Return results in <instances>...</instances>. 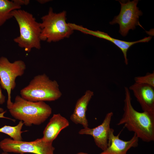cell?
I'll use <instances>...</instances> for the list:
<instances>
[{"instance_id":"obj_3","label":"cell","mask_w":154,"mask_h":154,"mask_svg":"<svg viewBox=\"0 0 154 154\" xmlns=\"http://www.w3.org/2000/svg\"><path fill=\"white\" fill-rule=\"evenodd\" d=\"M12 15L18 23L20 31L19 36L14 38V41L28 52L33 48L40 49V23L36 21L32 14L24 10H14Z\"/></svg>"},{"instance_id":"obj_18","label":"cell","mask_w":154,"mask_h":154,"mask_svg":"<svg viewBox=\"0 0 154 154\" xmlns=\"http://www.w3.org/2000/svg\"><path fill=\"white\" fill-rule=\"evenodd\" d=\"M5 96L3 94L1 87L0 86V104H3L5 102ZM4 111V109L0 107V113L3 112Z\"/></svg>"},{"instance_id":"obj_5","label":"cell","mask_w":154,"mask_h":154,"mask_svg":"<svg viewBox=\"0 0 154 154\" xmlns=\"http://www.w3.org/2000/svg\"><path fill=\"white\" fill-rule=\"evenodd\" d=\"M66 16V11L56 13L50 8L48 13L41 18V40L51 42L69 38L74 31L67 23Z\"/></svg>"},{"instance_id":"obj_11","label":"cell","mask_w":154,"mask_h":154,"mask_svg":"<svg viewBox=\"0 0 154 154\" xmlns=\"http://www.w3.org/2000/svg\"><path fill=\"white\" fill-rule=\"evenodd\" d=\"M128 88L133 92L143 112L154 114V87L135 82Z\"/></svg>"},{"instance_id":"obj_14","label":"cell","mask_w":154,"mask_h":154,"mask_svg":"<svg viewBox=\"0 0 154 154\" xmlns=\"http://www.w3.org/2000/svg\"><path fill=\"white\" fill-rule=\"evenodd\" d=\"M69 122L60 114H54L43 132L42 138L45 141L52 142L60 131L69 125Z\"/></svg>"},{"instance_id":"obj_1","label":"cell","mask_w":154,"mask_h":154,"mask_svg":"<svg viewBox=\"0 0 154 154\" xmlns=\"http://www.w3.org/2000/svg\"><path fill=\"white\" fill-rule=\"evenodd\" d=\"M124 91L123 113L117 125H123L128 131L133 132L143 141H153L154 114L135 110L131 104L129 90L125 86Z\"/></svg>"},{"instance_id":"obj_16","label":"cell","mask_w":154,"mask_h":154,"mask_svg":"<svg viewBox=\"0 0 154 154\" xmlns=\"http://www.w3.org/2000/svg\"><path fill=\"white\" fill-rule=\"evenodd\" d=\"M23 124V121H20L14 126L5 125L0 128V132L8 135L14 140L21 141L22 140L21 133L24 132L21 130Z\"/></svg>"},{"instance_id":"obj_21","label":"cell","mask_w":154,"mask_h":154,"mask_svg":"<svg viewBox=\"0 0 154 154\" xmlns=\"http://www.w3.org/2000/svg\"><path fill=\"white\" fill-rule=\"evenodd\" d=\"M38 1L41 3H43L47 2V0H38Z\"/></svg>"},{"instance_id":"obj_2","label":"cell","mask_w":154,"mask_h":154,"mask_svg":"<svg viewBox=\"0 0 154 154\" xmlns=\"http://www.w3.org/2000/svg\"><path fill=\"white\" fill-rule=\"evenodd\" d=\"M9 110L13 117L29 126L32 124H41L50 117L52 112L51 108L44 102H30L19 95L16 96Z\"/></svg>"},{"instance_id":"obj_15","label":"cell","mask_w":154,"mask_h":154,"mask_svg":"<svg viewBox=\"0 0 154 154\" xmlns=\"http://www.w3.org/2000/svg\"><path fill=\"white\" fill-rule=\"evenodd\" d=\"M21 7L12 0H0V27L13 17L12 13L13 11L21 9Z\"/></svg>"},{"instance_id":"obj_19","label":"cell","mask_w":154,"mask_h":154,"mask_svg":"<svg viewBox=\"0 0 154 154\" xmlns=\"http://www.w3.org/2000/svg\"><path fill=\"white\" fill-rule=\"evenodd\" d=\"M14 2L21 6L23 5H27L29 4L30 2L29 0H13Z\"/></svg>"},{"instance_id":"obj_23","label":"cell","mask_w":154,"mask_h":154,"mask_svg":"<svg viewBox=\"0 0 154 154\" xmlns=\"http://www.w3.org/2000/svg\"><path fill=\"white\" fill-rule=\"evenodd\" d=\"M1 154H8V153H7L4 152V153H2Z\"/></svg>"},{"instance_id":"obj_10","label":"cell","mask_w":154,"mask_h":154,"mask_svg":"<svg viewBox=\"0 0 154 154\" xmlns=\"http://www.w3.org/2000/svg\"><path fill=\"white\" fill-rule=\"evenodd\" d=\"M70 27L73 30H77L83 33L90 35L93 36L103 38L114 43L118 47L122 52L125 59V62L126 65L128 64V59L127 58V52L129 48L135 44L148 42L151 39L152 37L149 36L135 41L127 42L115 39L111 37L108 34L99 31H93L85 28L81 26L75 24L69 23Z\"/></svg>"},{"instance_id":"obj_12","label":"cell","mask_w":154,"mask_h":154,"mask_svg":"<svg viewBox=\"0 0 154 154\" xmlns=\"http://www.w3.org/2000/svg\"><path fill=\"white\" fill-rule=\"evenodd\" d=\"M114 130L111 128L108 147L100 154H127L129 149L138 146L139 139L135 134L130 140L126 141L119 138L121 132L117 135H114Z\"/></svg>"},{"instance_id":"obj_6","label":"cell","mask_w":154,"mask_h":154,"mask_svg":"<svg viewBox=\"0 0 154 154\" xmlns=\"http://www.w3.org/2000/svg\"><path fill=\"white\" fill-rule=\"evenodd\" d=\"M26 69L25 64L22 60H17L12 62L5 57L0 58V86L7 91L8 109L13 104L11 101V92L16 86V78L22 76Z\"/></svg>"},{"instance_id":"obj_7","label":"cell","mask_w":154,"mask_h":154,"mask_svg":"<svg viewBox=\"0 0 154 154\" xmlns=\"http://www.w3.org/2000/svg\"><path fill=\"white\" fill-rule=\"evenodd\" d=\"M52 143L44 141L42 138L30 142L17 141L6 138L0 142V147L4 152L7 153L54 154L55 148Z\"/></svg>"},{"instance_id":"obj_22","label":"cell","mask_w":154,"mask_h":154,"mask_svg":"<svg viewBox=\"0 0 154 154\" xmlns=\"http://www.w3.org/2000/svg\"><path fill=\"white\" fill-rule=\"evenodd\" d=\"M76 154H88L86 153L81 152L78 153Z\"/></svg>"},{"instance_id":"obj_17","label":"cell","mask_w":154,"mask_h":154,"mask_svg":"<svg viewBox=\"0 0 154 154\" xmlns=\"http://www.w3.org/2000/svg\"><path fill=\"white\" fill-rule=\"evenodd\" d=\"M134 80L135 83L147 84L154 87V72L147 73L144 76L135 77Z\"/></svg>"},{"instance_id":"obj_9","label":"cell","mask_w":154,"mask_h":154,"mask_svg":"<svg viewBox=\"0 0 154 154\" xmlns=\"http://www.w3.org/2000/svg\"><path fill=\"white\" fill-rule=\"evenodd\" d=\"M113 113H108L101 124L92 128L88 127L81 129L78 133L80 135H86L92 136L96 145L102 151L106 149L108 145L110 132L111 121Z\"/></svg>"},{"instance_id":"obj_20","label":"cell","mask_w":154,"mask_h":154,"mask_svg":"<svg viewBox=\"0 0 154 154\" xmlns=\"http://www.w3.org/2000/svg\"><path fill=\"white\" fill-rule=\"evenodd\" d=\"M6 111H4L3 112L0 113V118H3L9 119H11L13 121H15V120L14 119H12L8 117H6L4 116V114L5 113H6Z\"/></svg>"},{"instance_id":"obj_8","label":"cell","mask_w":154,"mask_h":154,"mask_svg":"<svg viewBox=\"0 0 154 154\" xmlns=\"http://www.w3.org/2000/svg\"><path fill=\"white\" fill-rule=\"evenodd\" d=\"M119 1L121 5L120 13L110 23L111 25L118 24L119 25V33L125 37L130 30H134L137 25L143 28L139 21V17L142 15V13L137 7V0Z\"/></svg>"},{"instance_id":"obj_13","label":"cell","mask_w":154,"mask_h":154,"mask_svg":"<svg viewBox=\"0 0 154 154\" xmlns=\"http://www.w3.org/2000/svg\"><path fill=\"white\" fill-rule=\"evenodd\" d=\"M94 95L93 92L87 90L84 94L77 101L72 114L70 117L71 121L76 124H80L84 128L88 127L86 112L89 103Z\"/></svg>"},{"instance_id":"obj_4","label":"cell","mask_w":154,"mask_h":154,"mask_svg":"<svg viewBox=\"0 0 154 154\" xmlns=\"http://www.w3.org/2000/svg\"><path fill=\"white\" fill-rule=\"evenodd\" d=\"M20 94L24 99L34 102L55 101L62 95L57 81L51 80L45 74L35 76Z\"/></svg>"}]
</instances>
